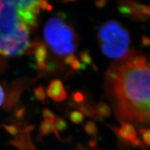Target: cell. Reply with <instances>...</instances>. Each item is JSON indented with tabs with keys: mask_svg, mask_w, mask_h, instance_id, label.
Segmentation results:
<instances>
[{
	"mask_svg": "<svg viewBox=\"0 0 150 150\" xmlns=\"http://www.w3.org/2000/svg\"><path fill=\"white\" fill-rule=\"evenodd\" d=\"M118 10L123 16L137 21L150 19V5H145L134 0H119Z\"/></svg>",
	"mask_w": 150,
	"mask_h": 150,
	"instance_id": "cell-5",
	"label": "cell"
},
{
	"mask_svg": "<svg viewBox=\"0 0 150 150\" xmlns=\"http://www.w3.org/2000/svg\"><path fill=\"white\" fill-rule=\"evenodd\" d=\"M86 96L83 93L76 91L72 94V104H81L85 103Z\"/></svg>",
	"mask_w": 150,
	"mask_h": 150,
	"instance_id": "cell-11",
	"label": "cell"
},
{
	"mask_svg": "<svg viewBox=\"0 0 150 150\" xmlns=\"http://www.w3.org/2000/svg\"><path fill=\"white\" fill-rule=\"evenodd\" d=\"M41 131H42L43 134H49L52 131L56 132L54 125L51 122H45V123H43L41 126Z\"/></svg>",
	"mask_w": 150,
	"mask_h": 150,
	"instance_id": "cell-14",
	"label": "cell"
},
{
	"mask_svg": "<svg viewBox=\"0 0 150 150\" xmlns=\"http://www.w3.org/2000/svg\"><path fill=\"white\" fill-rule=\"evenodd\" d=\"M80 59L81 63L84 65H91L93 63V59L90 55L89 52L88 51H83L80 53Z\"/></svg>",
	"mask_w": 150,
	"mask_h": 150,
	"instance_id": "cell-13",
	"label": "cell"
},
{
	"mask_svg": "<svg viewBox=\"0 0 150 150\" xmlns=\"http://www.w3.org/2000/svg\"><path fill=\"white\" fill-rule=\"evenodd\" d=\"M106 93L123 121L150 124V59L131 52L113 63L105 79Z\"/></svg>",
	"mask_w": 150,
	"mask_h": 150,
	"instance_id": "cell-1",
	"label": "cell"
},
{
	"mask_svg": "<svg viewBox=\"0 0 150 150\" xmlns=\"http://www.w3.org/2000/svg\"><path fill=\"white\" fill-rule=\"evenodd\" d=\"M47 94L49 97L56 102H63L67 98V93L64 86L59 79L52 81L50 83Z\"/></svg>",
	"mask_w": 150,
	"mask_h": 150,
	"instance_id": "cell-7",
	"label": "cell"
},
{
	"mask_svg": "<svg viewBox=\"0 0 150 150\" xmlns=\"http://www.w3.org/2000/svg\"><path fill=\"white\" fill-rule=\"evenodd\" d=\"M39 14L0 2V54L13 56L24 54L30 45V33Z\"/></svg>",
	"mask_w": 150,
	"mask_h": 150,
	"instance_id": "cell-2",
	"label": "cell"
},
{
	"mask_svg": "<svg viewBox=\"0 0 150 150\" xmlns=\"http://www.w3.org/2000/svg\"><path fill=\"white\" fill-rule=\"evenodd\" d=\"M84 150H87V149H84Z\"/></svg>",
	"mask_w": 150,
	"mask_h": 150,
	"instance_id": "cell-20",
	"label": "cell"
},
{
	"mask_svg": "<svg viewBox=\"0 0 150 150\" xmlns=\"http://www.w3.org/2000/svg\"><path fill=\"white\" fill-rule=\"evenodd\" d=\"M114 132L124 142L131 144L134 147H142V143L137 135L134 127L130 122L122 121L119 127H112Z\"/></svg>",
	"mask_w": 150,
	"mask_h": 150,
	"instance_id": "cell-6",
	"label": "cell"
},
{
	"mask_svg": "<svg viewBox=\"0 0 150 150\" xmlns=\"http://www.w3.org/2000/svg\"><path fill=\"white\" fill-rule=\"evenodd\" d=\"M4 101V93L1 86H0V106L2 105Z\"/></svg>",
	"mask_w": 150,
	"mask_h": 150,
	"instance_id": "cell-16",
	"label": "cell"
},
{
	"mask_svg": "<svg viewBox=\"0 0 150 150\" xmlns=\"http://www.w3.org/2000/svg\"><path fill=\"white\" fill-rule=\"evenodd\" d=\"M84 130H85L86 134L93 137V139L90 142V145L91 147H95V144H96L97 135V127L96 124L92 121L88 122L84 127Z\"/></svg>",
	"mask_w": 150,
	"mask_h": 150,
	"instance_id": "cell-9",
	"label": "cell"
},
{
	"mask_svg": "<svg viewBox=\"0 0 150 150\" xmlns=\"http://www.w3.org/2000/svg\"><path fill=\"white\" fill-rule=\"evenodd\" d=\"M44 37L52 51L59 56L73 54L78 47L79 37L76 31L59 17H52L47 21Z\"/></svg>",
	"mask_w": 150,
	"mask_h": 150,
	"instance_id": "cell-4",
	"label": "cell"
},
{
	"mask_svg": "<svg viewBox=\"0 0 150 150\" xmlns=\"http://www.w3.org/2000/svg\"><path fill=\"white\" fill-rule=\"evenodd\" d=\"M95 113L97 117L99 118H106L108 117L111 114V109L110 106L104 102V101H100L96 106H95Z\"/></svg>",
	"mask_w": 150,
	"mask_h": 150,
	"instance_id": "cell-8",
	"label": "cell"
},
{
	"mask_svg": "<svg viewBox=\"0 0 150 150\" xmlns=\"http://www.w3.org/2000/svg\"><path fill=\"white\" fill-rule=\"evenodd\" d=\"M97 37L102 52L108 58L122 61L131 54L130 35L119 22L114 20L105 22L99 27Z\"/></svg>",
	"mask_w": 150,
	"mask_h": 150,
	"instance_id": "cell-3",
	"label": "cell"
},
{
	"mask_svg": "<svg viewBox=\"0 0 150 150\" xmlns=\"http://www.w3.org/2000/svg\"><path fill=\"white\" fill-rule=\"evenodd\" d=\"M65 1H75V0H65Z\"/></svg>",
	"mask_w": 150,
	"mask_h": 150,
	"instance_id": "cell-19",
	"label": "cell"
},
{
	"mask_svg": "<svg viewBox=\"0 0 150 150\" xmlns=\"http://www.w3.org/2000/svg\"><path fill=\"white\" fill-rule=\"evenodd\" d=\"M70 120L74 124H80L83 121L84 119V115L79 110H73L70 113Z\"/></svg>",
	"mask_w": 150,
	"mask_h": 150,
	"instance_id": "cell-10",
	"label": "cell"
},
{
	"mask_svg": "<svg viewBox=\"0 0 150 150\" xmlns=\"http://www.w3.org/2000/svg\"><path fill=\"white\" fill-rule=\"evenodd\" d=\"M139 133L145 145L147 146H150V128L140 129Z\"/></svg>",
	"mask_w": 150,
	"mask_h": 150,
	"instance_id": "cell-12",
	"label": "cell"
},
{
	"mask_svg": "<svg viewBox=\"0 0 150 150\" xmlns=\"http://www.w3.org/2000/svg\"><path fill=\"white\" fill-rule=\"evenodd\" d=\"M45 116L47 117H48L49 119H51V120L53 119L54 117L53 113H52V112H50V110H46V111L45 112Z\"/></svg>",
	"mask_w": 150,
	"mask_h": 150,
	"instance_id": "cell-17",
	"label": "cell"
},
{
	"mask_svg": "<svg viewBox=\"0 0 150 150\" xmlns=\"http://www.w3.org/2000/svg\"><path fill=\"white\" fill-rule=\"evenodd\" d=\"M96 4L97 6L99 7L104 6H105V4H106V0H99L98 1H97Z\"/></svg>",
	"mask_w": 150,
	"mask_h": 150,
	"instance_id": "cell-18",
	"label": "cell"
},
{
	"mask_svg": "<svg viewBox=\"0 0 150 150\" xmlns=\"http://www.w3.org/2000/svg\"><path fill=\"white\" fill-rule=\"evenodd\" d=\"M54 127H55L56 132V131H61L65 130L67 128V123L64 120L61 119V118H57L55 121V125H54Z\"/></svg>",
	"mask_w": 150,
	"mask_h": 150,
	"instance_id": "cell-15",
	"label": "cell"
}]
</instances>
